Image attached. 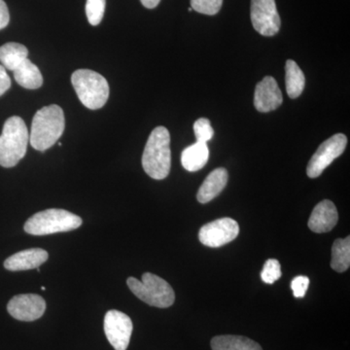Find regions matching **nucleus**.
I'll return each instance as SVG.
<instances>
[{"label": "nucleus", "mask_w": 350, "mask_h": 350, "mask_svg": "<svg viewBox=\"0 0 350 350\" xmlns=\"http://www.w3.org/2000/svg\"><path fill=\"white\" fill-rule=\"evenodd\" d=\"M213 350H262L261 345L243 336H217L211 340Z\"/></svg>", "instance_id": "nucleus-18"}, {"label": "nucleus", "mask_w": 350, "mask_h": 350, "mask_svg": "<svg viewBox=\"0 0 350 350\" xmlns=\"http://www.w3.org/2000/svg\"><path fill=\"white\" fill-rule=\"evenodd\" d=\"M9 314L20 321H36L43 317L46 301L36 294H22L13 297L7 305Z\"/></svg>", "instance_id": "nucleus-11"}, {"label": "nucleus", "mask_w": 350, "mask_h": 350, "mask_svg": "<svg viewBox=\"0 0 350 350\" xmlns=\"http://www.w3.org/2000/svg\"><path fill=\"white\" fill-rule=\"evenodd\" d=\"M282 266L276 259H269L265 262L264 268L261 273L262 282L267 284H273L276 280L282 278Z\"/></svg>", "instance_id": "nucleus-23"}, {"label": "nucleus", "mask_w": 350, "mask_h": 350, "mask_svg": "<svg viewBox=\"0 0 350 350\" xmlns=\"http://www.w3.org/2000/svg\"><path fill=\"white\" fill-rule=\"evenodd\" d=\"M228 178H229V174L224 167H219L211 172L204 179V183L202 184L198 192L197 199L200 204H207L215 199L224 190L228 183Z\"/></svg>", "instance_id": "nucleus-15"}, {"label": "nucleus", "mask_w": 350, "mask_h": 350, "mask_svg": "<svg viewBox=\"0 0 350 350\" xmlns=\"http://www.w3.org/2000/svg\"><path fill=\"white\" fill-rule=\"evenodd\" d=\"M142 167L151 178L163 180L170 174L172 167L170 131L165 126H157L145 145Z\"/></svg>", "instance_id": "nucleus-2"}, {"label": "nucleus", "mask_w": 350, "mask_h": 350, "mask_svg": "<svg viewBox=\"0 0 350 350\" xmlns=\"http://www.w3.org/2000/svg\"><path fill=\"white\" fill-rule=\"evenodd\" d=\"M29 51L20 43L9 42L0 47V62L6 70L14 71L27 59Z\"/></svg>", "instance_id": "nucleus-19"}, {"label": "nucleus", "mask_w": 350, "mask_h": 350, "mask_svg": "<svg viewBox=\"0 0 350 350\" xmlns=\"http://www.w3.org/2000/svg\"><path fill=\"white\" fill-rule=\"evenodd\" d=\"M239 234L238 222L234 219L225 217L202 226L199 232V239L204 245L217 248L231 243Z\"/></svg>", "instance_id": "nucleus-9"}, {"label": "nucleus", "mask_w": 350, "mask_h": 350, "mask_svg": "<svg viewBox=\"0 0 350 350\" xmlns=\"http://www.w3.org/2000/svg\"><path fill=\"white\" fill-rule=\"evenodd\" d=\"M188 11H189V12H191V11H193V9L191 8V7H190V8L188 9Z\"/></svg>", "instance_id": "nucleus-31"}, {"label": "nucleus", "mask_w": 350, "mask_h": 350, "mask_svg": "<svg viewBox=\"0 0 350 350\" xmlns=\"http://www.w3.org/2000/svg\"><path fill=\"white\" fill-rule=\"evenodd\" d=\"M41 290H42V291H45L46 288L45 287H41Z\"/></svg>", "instance_id": "nucleus-30"}, {"label": "nucleus", "mask_w": 350, "mask_h": 350, "mask_svg": "<svg viewBox=\"0 0 350 350\" xmlns=\"http://www.w3.org/2000/svg\"><path fill=\"white\" fill-rule=\"evenodd\" d=\"M126 284L135 296L147 305L167 308L174 305L175 294L170 283L151 273L142 275V280L129 278Z\"/></svg>", "instance_id": "nucleus-6"}, {"label": "nucleus", "mask_w": 350, "mask_h": 350, "mask_svg": "<svg viewBox=\"0 0 350 350\" xmlns=\"http://www.w3.org/2000/svg\"><path fill=\"white\" fill-rule=\"evenodd\" d=\"M338 220L337 207L331 200H324L313 208L308 226L312 232L323 234L332 231Z\"/></svg>", "instance_id": "nucleus-13"}, {"label": "nucleus", "mask_w": 350, "mask_h": 350, "mask_svg": "<svg viewBox=\"0 0 350 350\" xmlns=\"http://www.w3.org/2000/svg\"><path fill=\"white\" fill-rule=\"evenodd\" d=\"M194 131L197 142H204V144H207V142H209L214 135L211 121L206 118H200L195 122Z\"/></svg>", "instance_id": "nucleus-25"}, {"label": "nucleus", "mask_w": 350, "mask_h": 350, "mask_svg": "<svg viewBox=\"0 0 350 350\" xmlns=\"http://www.w3.org/2000/svg\"><path fill=\"white\" fill-rule=\"evenodd\" d=\"M251 23L262 36L278 33L282 20L276 9L275 0H251Z\"/></svg>", "instance_id": "nucleus-8"}, {"label": "nucleus", "mask_w": 350, "mask_h": 350, "mask_svg": "<svg viewBox=\"0 0 350 350\" xmlns=\"http://www.w3.org/2000/svg\"><path fill=\"white\" fill-rule=\"evenodd\" d=\"M49 258L47 251L41 248H31L20 251L4 262V268L10 271H29L40 268L41 265Z\"/></svg>", "instance_id": "nucleus-14"}, {"label": "nucleus", "mask_w": 350, "mask_h": 350, "mask_svg": "<svg viewBox=\"0 0 350 350\" xmlns=\"http://www.w3.org/2000/svg\"><path fill=\"white\" fill-rule=\"evenodd\" d=\"M310 285V278L308 276H296L291 282L292 291L296 298H304Z\"/></svg>", "instance_id": "nucleus-26"}, {"label": "nucleus", "mask_w": 350, "mask_h": 350, "mask_svg": "<svg viewBox=\"0 0 350 350\" xmlns=\"http://www.w3.org/2000/svg\"><path fill=\"white\" fill-rule=\"evenodd\" d=\"M71 82L78 98L89 109H100L107 103L109 85L100 73L90 69H78L71 76Z\"/></svg>", "instance_id": "nucleus-5"}, {"label": "nucleus", "mask_w": 350, "mask_h": 350, "mask_svg": "<svg viewBox=\"0 0 350 350\" xmlns=\"http://www.w3.org/2000/svg\"><path fill=\"white\" fill-rule=\"evenodd\" d=\"M10 88V77L7 75L5 68L0 64V96H3V94H5Z\"/></svg>", "instance_id": "nucleus-27"}, {"label": "nucleus", "mask_w": 350, "mask_h": 350, "mask_svg": "<svg viewBox=\"0 0 350 350\" xmlns=\"http://www.w3.org/2000/svg\"><path fill=\"white\" fill-rule=\"evenodd\" d=\"M285 82L286 91L290 98H297L303 93L305 89L306 77L301 69L293 59H288L285 64Z\"/></svg>", "instance_id": "nucleus-20"}, {"label": "nucleus", "mask_w": 350, "mask_h": 350, "mask_svg": "<svg viewBox=\"0 0 350 350\" xmlns=\"http://www.w3.org/2000/svg\"><path fill=\"white\" fill-rule=\"evenodd\" d=\"M350 266V237L336 239L332 247L331 268L337 273H345Z\"/></svg>", "instance_id": "nucleus-21"}, {"label": "nucleus", "mask_w": 350, "mask_h": 350, "mask_svg": "<svg viewBox=\"0 0 350 350\" xmlns=\"http://www.w3.org/2000/svg\"><path fill=\"white\" fill-rule=\"evenodd\" d=\"M223 0H191V8L204 15H216L222 7Z\"/></svg>", "instance_id": "nucleus-24"}, {"label": "nucleus", "mask_w": 350, "mask_h": 350, "mask_svg": "<svg viewBox=\"0 0 350 350\" xmlns=\"http://www.w3.org/2000/svg\"><path fill=\"white\" fill-rule=\"evenodd\" d=\"M10 21L8 7H7L4 0H0V29H5Z\"/></svg>", "instance_id": "nucleus-28"}, {"label": "nucleus", "mask_w": 350, "mask_h": 350, "mask_svg": "<svg viewBox=\"0 0 350 350\" xmlns=\"http://www.w3.org/2000/svg\"><path fill=\"white\" fill-rule=\"evenodd\" d=\"M347 144V138L344 133H337L325 140L313 154L308 163L306 167L308 176L310 178H317L320 176L335 159L344 153Z\"/></svg>", "instance_id": "nucleus-7"}, {"label": "nucleus", "mask_w": 350, "mask_h": 350, "mask_svg": "<svg viewBox=\"0 0 350 350\" xmlns=\"http://www.w3.org/2000/svg\"><path fill=\"white\" fill-rule=\"evenodd\" d=\"M209 158L208 146L204 142H196L184 149L181 154V163L188 172H195L206 165Z\"/></svg>", "instance_id": "nucleus-16"}, {"label": "nucleus", "mask_w": 350, "mask_h": 350, "mask_svg": "<svg viewBox=\"0 0 350 350\" xmlns=\"http://www.w3.org/2000/svg\"><path fill=\"white\" fill-rule=\"evenodd\" d=\"M133 329V321L126 313L112 310L105 314V336L115 350L128 349Z\"/></svg>", "instance_id": "nucleus-10"}, {"label": "nucleus", "mask_w": 350, "mask_h": 350, "mask_svg": "<svg viewBox=\"0 0 350 350\" xmlns=\"http://www.w3.org/2000/svg\"><path fill=\"white\" fill-rule=\"evenodd\" d=\"M13 72L16 82L25 89L36 90L42 86V75L38 66L29 59L23 62Z\"/></svg>", "instance_id": "nucleus-17"}, {"label": "nucleus", "mask_w": 350, "mask_h": 350, "mask_svg": "<svg viewBox=\"0 0 350 350\" xmlns=\"http://www.w3.org/2000/svg\"><path fill=\"white\" fill-rule=\"evenodd\" d=\"M29 142V133L24 120L10 117L0 135V165L13 167L24 158Z\"/></svg>", "instance_id": "nucleus-3"}, {"label": "nucleus", "mask_w": 350, "mask_h": 350, "mask_svg": "<svg viewBox=\"0 0 350 350\" xmlns=\"http://www.w3.org/2000/svg\"><path fill=\"white\" fill-rule=\"evenodd\" d=\"M283 103V96L278 83L271 76H266L255 88L254 105L259 112L278 109Z\"/></svg>", "instance_id": "nucleus-12"}, {"label": "nucleus", "mask_w": 350, "mask_h": 350, "mask_svg": "<svg viewBox=\"0 0 350 350\" xmlns=\"http://www.w3.org/2000/svg\"><path fill=\"white\" fill-rule=\"evenodd\" d=\"M107 0H87L86 15L92 25H98L105 15Z\"/></svg>", "instance_id": "nucleus-22"}, {"label": "nucleus", "mask_w": 350, "mask_h": 350, "mask_svg": "<svg viewBox=\"0 0 350 350\" xmlns=\"http://www.w3.org/2000/svg\"><path fill=\"white\" fill-rule=\"evenodd\" d=\"M140 2L146 8L154 9L160 4L161 0H140Z\"/></svg>", "instance_id": "nucleus-29"}, {"label": "nucleus", "mask_w": 350, "mask_h": 350, "mask_svg": "<svg viewBox=\"0 0 350 350\" xmlns=\"http://www.w3.org/2000/svg\"><path fill=\"white\" fill-rule=\"evenodd\" d=\"M80 216L64 209L51 208L34 214L24 226L25 231L32 236H47L73 231L81 227Z\"/></svg>", "instance_id": "nucleus-4"}, {"label": "nucleus", "mask_w": 350, "mask_h": 350, "mask_svg": "<svg viewBox=\"0 0 350 350\" xmlns=\"http://www.w3.org/2000/svg\"><path fill=\"white\" fill-rule=\"evenodd\" d=\"M64 128L66 119L59 105L41 108L32 119L29 142L36 150L46 151L63 135Z\"/></svg>", "instance_id": "nucleus-1"}]
</instances>
